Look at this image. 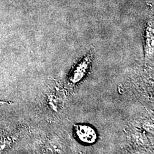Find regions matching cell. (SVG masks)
Masks as SVG:
<instances>
[{
    "instance_id": "2",
    "label": "cell",
    "mask_w": 154,
    "mask_h": 154,
    "mask_svg": "<svg viewBox=\"0 0 154 154\" xmlns=\"http://www.w3.org/2000/svg\"><path fill=\"white\" fill-rule=\"evenodd\" d=\"M90 57L88 56L85 58L84 61L83 60L82 62H81L79 65H78V66L76 67V69L72 72V75L70 77V81L72 82H77L81 79L83 76L85 75L84 74L85 72H83L82 70L88 69V64L90 62Z\"/></svg>"
},
{
    "instance_id": "1",
    "label": "cell",
    "mask_w": 154,
    "mask_h": 154,
    "mask_svg": "<svg viewBox=\"0 0 154 154\" xmlns=\"http://www.w3.org/2000/svg\"><path fill=\"white\" fill-rule=\"evenodd\" d=\"M74 131L76 137L82 143L91 144L97 140V134L91 127L87 125H77L75 126Z\"/></svg>"
},
{
    "instance_id": "3",
    "label": "cell",
    "mask_w": 154,
    "mask_h": 154,
    "mask_svg": "<svg viewBox=\"0 0 154 154\" xmlns=\"http://www.w3.org/2000/svg\"><path fill=\"white\" fill-rule=\"evenodd\" d=\"M12 103V102H8V101H4V100H0V106L5 105H11Z\"/></svg>"
}]
</instances>
